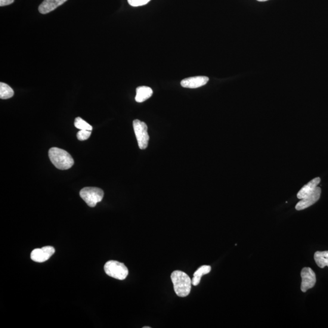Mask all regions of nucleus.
<instances>
[{
    "mask_svg": "<svg viewBox=\"0 0 328 328\" xmlns=\"http://www.w3.org/2000/svg\"><path fill=\"white\" fill-rule=\"evenodd\" d=\"M301 290L303 292H306L308 289H312L316 283V275L311 268H303L301 272Z\"/></svg>",
    "mask_w": 328,
    "mask_h": 328,
    "instance_id": "423d86ee",
    "label": "nucleus"
},
{
    "mask_svg": "<svg viewBox=\"0 0 328 328\" xmlns=\"http://www.w3.org/2000/svg\"><path fill=\"white\" fill-rule=\"evenodd\" d=\"M321 190L320 187H317L315 190L309 195L303 198L297 203L296 209L297 210H302L308 208L319 200L321 196Z\"/></svg>",
    "mask_w": 328,
    "mask_h": 328,
    "instance_id": "6e6552de",
    "label": "nucleus"
},
{
    "mask_svg": "<svg viewBox=\"0 0 328 328\" xmlns=\"http://www.w3.org/2000/svg\"><path fill=\"white\" fill-rule=\"evenodd\" d=\"M133 128L137 139L139 147L141 150L146 149L150 139L146 123L138 119L135 120L133 121Z\"/></svg>",
    "mask_w": 328,
    "mask_h": 328,
    "instance_id": "39448f33",
    "label": "nucleus"
},
{
    "mask_svg": "<svg viewBox=\"0 0 328 328\" xmlns=\"http://www.w3.org/2000/svg\"><path fill=\"white\" fill-rule=\"evenodd\" d=\"M257 1L263 2L268 1V0H257Z\"/></svg>",
    "mask_w": 328,
    "mask_h": 328,
    "instance_id": "aec40b11",
    "label": "nucleus"
},
{
    "mask_svg": "<svg viewBox=\"0 0 328 328\" xmlns=\"http://www.w3.org/2000/svg\"><path fill=\"white\" fill-rule=\"evenodd\" d=\"M320 181L321 179L320 178H315L312 179V181L309 182L307 184L301 188V190L297 194V198L300 200H302L303 198L311 194L315 190L317 185L320 184Z\"/></svg>",
    "mask_w": 328,
    "mask_h": 328,
    "instance_id": "9b49d317",
    "label": "nucleus"
},
{
    "mask_svg": "<svg viewBox=\"0 0 328 328\" xmlns=\"http://www.w3.org/2000/svg\"><path fill=\"white\" fill-rule=\"evenodd\" d=\"M209 80V77L206 76L193 77L182 80L181 85L184 88H198L205 85Z\"/></svg>",
    "mask_w": 328,
    "mask_h": 328,
    "instance_id": "1a4fd4ad",
    "label": "nucleus"
},
{
    "mask_svg": "<svg viewBox=\"0 0 328 328\" xmlns=\"http://www.w3.org/2000/svg\"><path fill=\"white\" fill-rule=\"evenodd\" d=\"M314 260L318 267L324 268L328 267V250L327 251H317L314 254Z\"/></svg>",
    "mask_w": 328,
    "mask_h": 328,
    "instance_id": "4468645a",
    "label": "nucleus"
},
{
    "mask_svg": "<svg viewBox=\"0 0 328 328\" xmlns=\"http://www.w3.org/2000/svg\"><path fill=\"white\" fill-rule=\"evenodd\" d=\"M104 270L108 276L119 280H125L129 272L123 263L113 260L108 261L105 265Z\"/></svg>",
    "mask_w": 328,
    "mask_h": 328,
    "instance_id": "7ed1b4c3",
    "label": "nucleus"
},
{
    "mask_svg": "<svg viewBox=\"0 0 328 328\" xmlns=\"http://www.w3.org/2000/svg\"><path fill=\"white\" fill-rule=\"evenodd\" d=\"M48 154L51 162L58 169L68 170L74 165V159L71 154L61 148H51Z\"/></svg>",
    "mask_w": 328,
    "mask_h": 328,
    "instance_id": "f03ea898",
    "label": "nucleus"
},
{
    "mask_svg": "<svg viewBox=\"0 0 328 328\" xmlns=\"http://www.w3.org/2000/svg\"><path fill=\"white\" fill-rule=\"evenodd\" d=\"M80 196L91 207L100 203L104 196V191L97 187H85L80 191Z\"/></svg>",
    "mask_w": 328,
    "mask_h": 328,
    "instance_id": "20e7f679",
    "label": "nucleus"
},
{
    "mask_svg": "<svg viewBox=\"0 0 328 328\" xmlns=\"http://www.w3.org/2000/svg\"><path fill=\"white\" fill-rule=\"evenodd\" d=\"M74 126L80 130L92 131V126L86 122L85 120L82 119L81 117H77L74 122Z\"/></svg>",
    "mask_w": 328,
    "mask_h": 328,
    "instance_id": "dca6fc26",
    "label": "nucleus"
},
{
    "mask_svg": "<svg viewBox=\"0 0 328 328\" xmlns=\"http://www.w3.org/2000/svg\"><path fill=\"white\" fill-rule=\"evenodd\" d=\"M14 92L11 86L6 83H0V98L2 99H8L14 96Z\"/></svg>",
    "mask_w": 328,
    "mask_h": 328,
    "instance_id": "2eb2a0df",
    "label": "nucleus"
},
{
    "mask_svg": "<svg viewBox=\"0 0 328 328\" xmlns=\"http://www.w3.org/2000/svg\"><path fill=\"white\" fill-rule=\"evenodd\" d=\"M67 0H44L39 8L40 13L46 14L55 10Z\"/></svg>",
    "mask_w": 328,
    "mask_h": 328,
    "instance_id": "9d476101",
    "label": "nucleus"
},
{
    "mask_svg": "<svg viewBox=\"0 0 328 328\" xmlns=\"http://www.w3.org/2000/svg\"><path fill=\"white\" fill-rule=\"evenodd\" d=\"M153 92L152 89L148 87V86H139L136 89L135 100L139 103H142V102H144L150 98L153 94Z\"/></svg>",
    "mask_w": 328,
    "mask_h": 328,
    "instance_id": "f8f14e48",
    "label": "nucleus"
},
{
    "mask_svg": "<svg viewBox=\"0 0 328 328\" xmlns=\"http://www.w3.org/2000/svg\"><path fill=\"white\" fill-rule=\"evenodd\" d=\"M150 0H128L129 5L133 7H138V6H144L147 4Z\"/></svg>",
    "mask_w": 328,
    "mask_h": 328,
    "instance_id": "a211bd4d",
    "label": "nucleus"
},
{
    "mask_svg": "<svg viewBox=\"0 0 328 328\" xmlns=\"http://www.w3.org/2000/svg\"><path fill=\"white\" fill-rule=\"evenodd\" d=\"M14 2V0H0V6L3 7V6L11 5Z\"/></svg>",
    "mask_w": 328,
    "mask_h": 328,
    "instance_id": "6ab92c4d",
    "label": "nucleus"
},
{
    "mask_svg": "<svg viewBox=\"0 0 328 328\" xmlns=\"http://www.w3.org/2000/svg\"><path fill=\"white\" fill-rule=\"evenodd\" d=\"M55 253L53 247L46 246L41 249H36L32 250L30 258L32 260L37 263H43L48 260Z\"/></svg>",
    "mask_w": 328,
    "mask_h": 328,
    "instance_id": "0eeeda50",
    "label": "nucleus"
},
{
    "mask_svg": "<svg viewBox=\"0 0 328 328\" xmlns=\"http://www.w3.org/2000/svg\"><path fill=\"white\" fill-rule=\"evenodd\" d=\"M171 279L176 295L185 297L190 294L192 282L187 274L180 271H174L171 275Z\"/></svg>",
    "mask_w": 328,
    "mask_h": 328,
    "instance_id": "f257e3e1",
    "label": "nucleus"
},
{
    "mask_svg": "<svg viewBox=\"0 0 328 328\" xmlns=\"http://www.w3.org/2000/svg\"><path fill=\"white\" fill-rule=\"evenodd\" d=\"M211 266L204 265L201 266L198 270L194 272L193 275V279L191 280V282L193 286H198L200 283L201 278L204 275L208 274L211 271Z\"/></svg>",
    "mask_w": 328,
    "mask_h": 328,
    "instance_id": "ddd939ff",
    "label": "nucleus"
},
{
    "mask_svg": "<svg viewBox=\"0 0 328 328\" xmlns=\"http://www.w3.org/2000/svg\"><path fill=\"white\" fill-rule=\"evenodd\" d=\"M91 132L88 130H80L77 134V138L79 141H85L90 137Z\"/></svg>",
    "mask_w": 328,
    "mask_h": 328,
    "instance_id": "f3484780",
    "label": "nucleus"
},
{
    "mask_svg": "<svg viewBox=\"0 0 328 328\" xmlns=\"http://www.w3.org/2000/svg\"><path fill=\"white\" fill-rule=\"evenodd\" d=\"M144 328H150V326H144Z\"/></svg>",
    "mask_w": 328,
    "mask_h": 328,
    "instance_id": "412c9836",
    "label": "nucleus"
}]
</instances>
